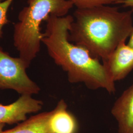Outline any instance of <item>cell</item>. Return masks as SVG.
<instances>
[{"label": "cell", "mask_w": 133, "mask_h": 133, "mask_svg": "<svg viewBox=\"0 0 133 133\" xmlns=\"http://www.w3.org/2000/svg\"><path fill=\"white\" fill-rule=\"evenodd\" d=\"M72 20L71 15L63 17L51 15L46 20L42 43L49 56L66 72L71 83H82L90 89H103L114 94L116 91L115 82L103 64L85 49L70 41L69 30Z\"/></svg>", "instance_id": "6da1fadb"}, {"label": "cell", "mask_w": 133, "mask_h": 133, "mask_svg": "<svg viewBox=\"0 0 133 133\" xmlns=\"http://www.w3.org/2000/svg\"><path fill=\"white\" fill-rule=\"evenodd\" d=\"M132 14L131 10L120 11L109 5L76 9L69 39L92 57L105 61L120 43L129 38L133 29Z\"/></svg>", "instance_id": "7a4b0ae2"}, {"label": "cell", "mask_w": 133, "mask_h": 133, "mask_svg": "<svg viewBox=\"0 0 133 133\" xmlns=\"http://www.w3.org/2000/svg\"><path fill=\"white\" fill-rule=\"evenodd\" d=\"M27 3L14 25V42L19 57L29 66L40 51L42 23L51 15L66 16L74 5L68 0H27Z\"/></svg>", "instance_id": "3957f363"}, {"label": "cell", "mask_w": 133, "mask_h": 133, "mask_svg": "<svg viewBox=\"0 0 133 133\" xmlns=\"http://www.w3.org/2000/svg\"><path fill=\"white\" fill-rule=\"evenodd\" d=\"M28 67L21 58L10 56L0 46V89H12L21 95L38 93L39 87L26 72Z\"/></svg>", "instance_id": "277c9868"}, {"label": "cell", "mask_w": 133, "mask_h": 133, "mask_svg": "<svg viewBox=\"0 0 133 133\" xmlns=\"http://www.w3.org/2000/svg\"><path fill=\"white\" fill-rule=\"evenodd\" d=\"M43 103L30 95H21L14 103L0 104V124H13L27 119V115L36 113L42 109Z\"/></svg>", "instance_id": "5b68a950"}, {"label": "cell", "mask_w": 133, "mask_h": 133, "mask_svg": "<svg viewBox=\"0 0 133 133\" xmlns=\"http://www.w3.org/2000/svg\"><path fill=\"white\" fill-rule=\"evenodd\" d=\"M103 64L114 82L123 79L133 70V48L121 42Z\"/></svg>", "instance_id": "8992f818"}, {"label": "cell", "mask_w": 133, "mask_h": 133, "mask_svg": "<svg viewBox=\"0 0 133 133\" xmlns=\"http://www.w3.org/2000/svg\"><path fill=\"white\" fill-rule=\"evenodd\" d=\"M118 133H133V84L115 101L111 110Z\"/></svg>", "instance_id": "52a82bcc"}, {"label": "cell", "mask_w": 133, "mask_h": 133, "mask_svg": "<svg viewBox=\"0 0 133 133\" xmlns=\"http://www.w3.org/2000/svg\"><path fill=\"white\" fill-rule=\"evenodd\" d=\"M53 111L35 115L2 133H54L51 125Z\"/></svg>", "instance_id": "ba28073f"}, {"label": "cell", "mask_w": 133, "mask_h": 133, "mask_svg": "<svg viewBox=\"0 0 133 133\" xmlns=\"http://www.w3.org/2000/svg\"><path fill=\"white\" fill-rule=\"evenodd\" d=\"M53 111L51 125L54 133H77V122L75 116L68 110L64 100H60Z\"/></svg>", "instance_id": "9c48e42d"}, {"label": "cell", "mask_w": 133, "mask_h": 133, "mask_svg": "<svg viewBox=\"0 0 133 133\" xmlns=\"http://www.w3.org/2000/svg\"><path fill=\"white\" fill-rule=\"evenodd\" d=\"M76 9H88L103 5L122 4L124 0H68Z\"/></svg>", "instance_id": "30bf717a"}, {"label": "cell", "mask_w": 133, "mask_h": 133, "mask_svg": "<svg viewBox=\"0 0 133 133\" xmlns=\"http://www.w3.org/2000/svg\"><path fill=\"white\" fill-rule=\"evenodd\" d=\"M14 0H4L0 2V39L3 35V29L9 23L8 13L10 6Z\"/></svg>", "instance_id": "8fae6325"}, {"label": "cell", "mask_w": 133, "mask_h": 133, "mask_svg": "<svg viewBox=\"0 0 133 133\" xmlns=\"http://www.w3.org/2000/svg\"><path fill=\"white\" fill-rule=\"evenodd\" d=\"M122 5L123 7L130 8L133 12V0H124Z\"/></svg>", "instance_id": "7c38bea8"}, {"label": "cell", "mask_w": 133, "mask_h": 133, "mask_svg": "<svg viewBox=\"0 0 133 133\" xmlns=\"http://www.w3.org/2000/svg\"><path fill=\"white\" fill-rule=\"evenodd\" d=\"M127 44L129 46L133 48V29L130 35L129 40L128 43H127Z\"/></svg>", "instance_id": "4fadbf2b"}, {"label": "cell", "mask_w": 133, "mask_h": 133, "mask_svg": "<svg viewBox=\"0 0 133 133\" xmlns=\"http://www.w3.org/2000/svg\"><path fill=\"white\" fill-rule=\"evenodd\" d=\"M5 124H0V133H2L3 131V129L5 127Z\"/></svg>", "instance_id": "5bb4252c"}, {"label": "cell", "mask_w": 133, "mask_h": 133, "mask_svg": "<svg viewBox=\"0 0 133 133\" xmlns=\"http://www.w3.org/2000/svg\"><path fill=\"white\" fill-rule=\"evenodd\" d=\"M4 1V0H0V2H2V1Z\"/></svg>", "instance_id": "9a60e30c"}]
</instances>
